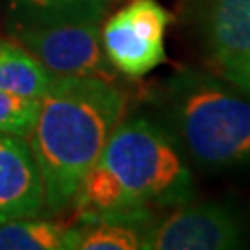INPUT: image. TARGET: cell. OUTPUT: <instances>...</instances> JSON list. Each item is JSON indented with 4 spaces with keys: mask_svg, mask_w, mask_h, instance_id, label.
Listing matches in <instances>:
<instances>
[{
    "mask_svg": "<svg viewBox=\"0 0 250 250\" xmlns=\"http://www.w3.org/2000/svg\"><path fill=\"white\" fill-rule=\"evenodd\" d=\"M195 182L188 160L163 125L132 117L113 128L74 195L80 221H121L145 228L152 208L188 204Z\"/></svg>",
    "mask_w": 250,
    "mask_h": 250,
    "instance_id": "obj_1",
    "label": "cell"
},
{
    "mask_svg": "<svg viewBox=\"0 0 250 250\" xmlns=\"http://www.w3.org/2000/svg\"><path fill=\"white\" fill-rule=\"evenodd\" d=\"M125 109V93L113 80H52L39 99L37 121L28 135L48 213H62L72 204L82 180L99 160Z\"/></svg>",
    "mask_w": 250,
    "mask_h": 250,
    "instance_id": "obj_2",
    "label": "cell"
},
{
    "mask_svg": "<svg viewBox=\"0 0 250 250\" xmlns=\"http://www.w3.org/2000/svg\"><path fill=\"white\" fill-rule=\"evenodd\" d=\"M163 126L206 172L250 165V97L208 72L182 69L156 93Z\"/></svg>",
    "mask_w": 250,
    "mask_h": 250,
    "instance_id": "obj_3",
    "label": "cell"
},
{
    "mask_svg": "<svg viewBox=\"0 0 250 250\" xmlns=\"http://www.w3.org/2000/svg\"><path fill=\"white\" fill-rule=\"evenodd\" d=\"M250 245V217L232 202L180 204L141 233L145 250H232Z\"/></svg>",
    "mask_w": 250,
    "mask_h": 250,
    "instance_id": "obj_4",
    "label": "cell"
},
{
    "mask_svg": "<svg viewBox=\"0 0 250 250\" xmlns=\"http://www.w3.org/2000/svg\"><path fill=\"white\" fill-rule=\"evenodd\" d=\"M13 36L54 78L113 80L100 41V22H11Z\"/></svg>",
    "mask_w": 250,
    "mask_h": 250,
    "instance_id": "obj_5",
    "label": "cell"
},
{
    "mask_svg": "<svg viewBox=\"0 0 250 250\" xmlns=\"http://www.w3.org/2000/svg\"><path fill=\"white\" fill-rule=\"evenodd\" d=\"M172 15L156 0H132L106 21L100 41L115 71L139 78L167 60L165 34Z\"/></svg>",
    "mask_w": 250,
    "mask_h": 250,
    "instance_id": "obj_6",
    "label": "cell"
},
{
    "mask_svg": "<svg viewBox=\"0 0 250 250\" xmlns=\"http://www.w3.org/2000/svg\"><path fill=\"white\" fill-rule=\"evenodd\" d=\"M45 209L43 180L26 137L0 132V224Z\"/></svg>",
    "mask_w": 250,
    "mask_h": 250,
    "instance_id": "obj_7",
    "label": "cell"
},
{
    "mask_svg": "<svg viewBox=\"0 0 250 250\" xmlns=\"http://www.w3.org/2000/svg\"><path fill=\"white\" fill-rule=\"evenodd\" d=\"M191 11L215 63L250 52V0H193Z\"/></svg>",
    "mask_w": 250,
    "mask_h": 250,
    "instance_id": "obj_8",
    "label": "cell"
},
{
    "mask_svg": "<svg viewBox=\"0 0 250 250\" xmlns=\"http://www.w3.org/2000/svg\"><path fill=\"white\" fill-rule=\"evenodd\" d=\"M52 80V74L24 46L0 39V89L41 99Z\"/></svg>",
    "mask_w": 250,
    "mask_h": 250,
    "instance_id": "obj_9",
    "label": "cell"
},
{
    "mask_svg": "<svg viewBox=\"0 0 250 250\" xmlns=\"http://www.w3.org/2000/svg\"><path fill=\"white\" fill-rule=\"evenodd\" d=\"M143 228L121 221H80L72 224L65 235L69 250H137L141 249Z\"/></svg>",
    "mask_w": 250,
    "mask_h": 250,
    "instance_id": "obj_10",
    "label": "cell"
},
{
    "mask_svg": "<svg viewBox=\"0 0 250 250\" xmlns=\"http://www.w3.org/2000/svg\"><path fill=\"white\" fill-rule=\"evenodd\" d=\"M11 22H65L104 17V0H11Z\"/></svg>",
    "mask_w": 250,
    "mask_h": 250,
    "instance_id": "obj_11",
    "label": "cell"
},
{
    "mask_svg": "<svg viewBox=\"0 0 250 250\" xmlns=\"http://www.w3.org/2000/svg\"><path fill=\"white\" fill-rule=\"evenodd\" d=\"M69 224L24 217L0 224V250H65Z\"/></svg>",
    "mask_w": 250,
    "mask_h": 250,
    "instance_id": "obj_12",
    "label": "cell"
},
{
    "mask_svg": "<svg viewBox=\"0 0 250 250\" xmlns=\"http://www.w3.org/2000/svg\"><path fill=\"white\" fill-rule=\"evenodd\" d=\"M39 113V99L0 89V132L19 137L32 134Z\"/></svg>",
    "mask_w": 250,
    "mask_h": 250,
    "instance_id": "obj_13",
    "label": "cell"
},
{
    "mask_svg": "<svg viewBox=\"0 0 250 250\" xmlns=\"http://www.w3.org/2000/svg\"><path fill=\"white\" fill-rule=\"evenodd\" d=\"M215 67H217L219 74L223 76V80L232 83L233 87H237L250 97V52L217 62Z\"/></svg>",
    "mask_w": 250,
    "mask_h": 250,
    "instance_id": "obj_14",
    "label": "cell"
}]
</instances>
